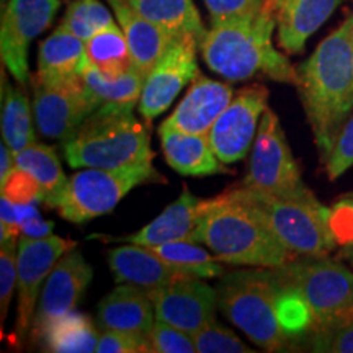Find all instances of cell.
Wrapping results in <instances>:
<instances>
[{
    "label": "cell",
    "instance_id": "1",
    "mask_svg": "<svg viewBox=\"0 0 353 353\" xmlns=\"http://www.w3.org/2000/svg\"><path fill=\"white\" fill-rule=\"evenodd\" d=\"M298 92L322 162L353 113V13L298 69Z\"/></svg>",
    "mask_w": 353,
    "mask_h": 353
},
{
    "label": "cell",
    "instance_id": "2",
    "mask_svg": "<svg viewBox=\"0 0 353 353\" xmlns=\"http://www.w3.org/2000/svg\"><path fill=\"white\" fill-rule=\"evenodd\" d=\"M196 242L208 247L219 262L236 267L278 268L296 259L236 188L200 201Z\"/></svg>",
    "mask_w": 353,
    "mask_h": 353
},
{
    "label": "cell",
    "instance_id": "3",
    "mask_svg": "<svg viewBox=\"0 0 353 353\" xmlns=\"http://www.w3.org/2000/svg\"><path fill=\"white\" fill-rule=\"evenodd\" d=\"M276 23V15L267 6L250 19L211 23L200 43L203 59L228 81L263 74L272 81L296 85L298 70L272 44Z\"/></svg>",
    "mask_w": 353,
    "mask_h": 353
},
{
    "label": "cell",
    "instance_id": "4",
    "mask_svg": "<svg viewBox=\"0 0 353 353\" xmlns=\"http://www.w3.org/2000/svg\"><path fill=\"white\" fill-rule=\"evenodd\" d=\"M74 169H131L151 164L149 132L132 108L101 105L63 145Z\"/></svg>",
    "mask_w": 353,
    "mask_h": 353
},
{
    "label": "cell",
    "instance_id": "5",
    "mask_svg": "<svg viewBox=\"0 0 353 353\" xmlns=\"http://www.w3.org/2000/svg\"><path fill=\"white\" fill-rule=\"evenodd\" d=\"M276 290L272 268L257 267L226 272L216 286L219 311L268 352H285L293 345L278 319Z\"/></svg>",
    "mask_w": 353,
    "mask_h": 353
},
{
    "label": "cell",
    "instance_id": "6",
    "mask_svg": "<svg viewBox=\"0 0 353 353\" xmlns=\"http://www.w3.org/2000/svg\"><path fill=\"white\" fill-rule=\"evenodd\" d=\"M237 193L257 208L278 241L296 257H324L337 247L329 228V208L312 192L276 196L239 185Z\"/></svg>",
    "mask_w": 353,
    "mask_h": 353
},
{
    "label": "cell",
    "instance_id": "7",
    "mask_svg": "<svg viewBox=\"0 0 353 353\" xmlns=\"http://www.w3.org/2000/svg\"><path fill=\"white\" fill-rule=\"evenodd\" d=\"M162 182L152 162L118 170L87 167L68 180L56 210L69 223L82 224L113 211L134 187Z\"/></svg>",
    "mask_w": 353,
    "mask_h": 353
},
{
    "label": "cell",
    "instance_id": "8",
    "mask_svg": "<svg viewBox=\"0 0 353 353\" xmlns=\"http://www.w3.org/2000/svg\"><path fill=\"white\" fill-rule=\"evenodd\" d=\"M272 270L280 283L293 286L303 294L314 316V329L332 324L352 311L353 272L337 260L327 255L296 257Z\"/></svg>",
    "mask_w": 353,
    "mask_h": 353
},
{
    "label": "cell",
    "instance_id": "9",
    "mask_svg": "<svg viewBox=\"0 0 353 353\" xmlns=\"http://www.w3.org/2000/svg\"><path fill=\"white\" fill-rule=\"evenodd\" d=\"M241 185L276 196H301L311 192L303 182L280 120L270 108L262 114L249 172Z\"/></svg>",
    "mask_w": 353,
    "mask_h": 353
},
{
    "label": "cell",
    "instance_id": "10",
    "mask_svg": "<svg viewBox=\"0 0 353 353\" xmlns=\"http://www.w3.org/2000/svg\"><path fill=\"white\" fill-rule=\"evenodd\" d=\"M33 117L44 138L68 141L101 101L81 74L68 79H33Z\"/></svg>",
    "mask_w": 353,
    "mask_h": 353
},
{
    "label": "cell",
    "instance_id": "11",
    "mask_svg": "<svg viewBox=\"0 0 353 353\" xmlns=\"http://www.w3.org/2000/svg\"><path fill=\"white\" fill-rule=\"evenodd\" d=\"M61 0H8L0 25L2 63L21 87L30 81L28 50L54 20Z\"/></svg>",
    "mask_w": 353,
    "mask_h": 353
},
{
    "label": "cell",
    "instance_id": "12",
    "mask_svg": "<svg viewBox=\"0 0 353 353\" xmlns=\"http://www.w3.org/2000/svg\"><path fill=\"white\" fill-rule=\"evenodd\" d=\"M76 242L63 239L57 236L26 237L21 236L17 250V291H19V307H17L15 339L21 342L33 325L37 314V299L39 290L57 260L70 249Z\"/></svg>",
    "mask_w": 353,
    "mask_h": 353
},
{
    "label": "cell",
    "instance_id": "13",
    "mask_svg": "<svg viewBox=\"0 0 353 353\" xmlns=\"http://www.w3.org/2000/svg\"><path fill=\"white\" fill-rule=\"evenodd\" d=\"M268 88L254 83L237 92L208 132V141L221 162L234 164L247 156L262 114L267 110Z\"/></svg>",
    "mask_w": 353,
    "mask_h": 353
},
{
    "label": "cell",
    "instance_id": "14",
    "mask_svg": "<svg viewBox=\"0 0 353 353\" xmlns=\"http://www.w3.org/2000/svg\"><path fill=\"white\" fill-rule=\"evenodd\" d=\"M198 39L192 34L176 37L156 68L145 77L139 99V113L145 123L164 113L179 92L198 76Z\"/></svg>",
    "mask_w": 353,
    "mask_h": 353
},
{
    "label": "cell",
    "instance_id": "15",
    "mask_svg": "<svg viewBox=\"0 0 353 353\" xmlns=\"http://www.w3.org/2000/svg\"><path fill=\"white\" fill-rule=\"evenodd\" d=\"M205 278L185 276L161 288L149 290L156 319L195 334L214 319L218 293Z\"/></svg>",
    "mask_w": 353,
    "mask_h": 353
},
{
    "label": "cell",
    "instance_id": "16",
    "mask_svg": "<svg viewBox=\"0 0 353 353\" xmlns=\"http://www.w3.org/2000/svg\"><path fill=\"white\" fill-rule=\"evenodd\" d=\"M94 270L83 255L74 247L57 260L46 285L43 286L41 296L33 319V337L41 341L43 334L52 322L69 312H72L90 285Z\"/></svg>",
    "mask_w": 353,
    "mask_h": 353
},
{
    "label": "cell",
    "instance_id": "17",
    "mask_svg": "<svg viewBox=\"0 0 353 353\" xmlns=\"http://www.w3.org/2000/svg\"><path fill=\"white\" fill-rule=\"evenodd\" d=\"M234 99V90L229 83L198 76L193 79L187 95L180 100L174 113L164 123L193 134L208 136V132L221 113Z\"/></svg>",
    "mask_w": 353,
    "mask_h": 353
},
{
    "label": "cell",
    "instance_id": "18",
    "mask_svg": "<svg viewBox=\"0 0 353 353\" xmlns=\"http://www.w3.org/2000/svg\"><path fill=\"white\" fill-rule=\"evenodd\" d=\"M156 322V311L148 291L118 283L97 306V324L101 330H121L148 337Z\"/></svg>",
    "mask_w": 353,
    "mask_h": 353
},
{
    "label": "cell",
    "instance_id": "19",
    "mask_svg": "<svg viewBox=\"0 0 353 353\" xmlns=\"http://www.w3.org/2000/svg\"><path fill=\"white\" fill-rule=\"evenodd\" d=\"M159 138L167 164L180 175L206 176L228 172L211 148L208 136L185 132L162 123Z\"/></svg>",
    "mask_w": 353,
    "mask_h": 353
},
{
    "label": "cell",
    "instance_id": "20",
    "mask_svg": "<svg viewBox=\"0 0 353 353\" xmlns=\"http://www.w3.org/2000/svg\"><path fill=\"white\" fill-rule=\"evenodd\" d=\"M108 3L130 44L134 68L148 77L176 37L144 19L126 0H108Z\"/></svg>",
    "mask_w": 353,
    "mask_h": 353
},
{
    "label": "cell",
    "instance_id": "21",
    "mask_svg": "<svg viewBox=\"0 0 353 353\" xmlns=\"http://www.w3.org/2000/svg\"><path fill=\"white\" fill-rule=\"evenodd\" d=\"M108 267L117 283H128L139 286L145 291L161 288L190 276L164 262L161 257L143 245H121L107 252Z\"/></svg>",
    "mask_w": 353,
    "mask_h": 353
},
{
    "label": "cell",
    "instance_id": "22",
    "mask_svg": "<svg viewBox=\"0 0 353 353\" xmlns=\"http://www.w3.org/2000/svg\"><path fill=\"white\" fill-rule=\"evenodd\" d=\"M200 201L195 195L183 188L182 195L167 206L156 219L145 224L136 234L123 237V242L152 247L167 242L188 241L196 242L198 219H200ZM198 244V242H196Z\"/></svg>",
    "mask_w": 353,
    "mask_h": 353
},
{
    "label": "cell",
    "instance_id": "23",
    "mask_svg": "<svg viewBox=\"0 0 353 353\" xmlns=\"http://www.w3.org/2000/svg\"><path fill=\"white\" fill-rule=\"evenodd\" d=\"M342 0H290L278 15V43L290 54H298L304 44L341 6Z\"/></svg>",
    "mask_w": 353,
    "mask_h": 353
},
{
    "label": "cell",
    "instance_id": "24",
    "mask_svg": "<svg viewBox=\"0 0 353 353\" xmlns=\"http://www.w3.org/2000/svg\"><path fill=\"white\" fill-rule=\"evenodd\" d=\"M83 59H85V41L59 26L39 44L37 77L44 81H56V79L79 76Z\"/></svg>",
    "mask_w": 353,
    "mask_h": 353
},
{
    "label": "cell",
    "instance_id": "25",
    "mask_svg": "<svg viewBox=\"0 0 353 353\" xmlns=\"http://www.w3.org/2000/svg\"><path fill=\"white\" fill-rule=\"evenodd\" d=\"M144 19L174 37L192 34L201 43L206 30L193 0H126Z\"/></svg>",
    "mask_w": 353,
    "mask_h": 353
},
{
    "label": "cell",
    "instance_id": "26",
    "mask_svg": "<svg viewBox=\"0 0 353 353\" xmlns=\"http://www.w3.org/2000/svg\"><path fill=\"white\" fill-rule=\"evenodd\" d=\"M15 165L28 172L41 185L43 203H46L50 208H56L69 179L61 167L54 148L33 143L15 154Z\"/></svg>",
    "mask_w": 353,
    "mask_h": 353
},
{
    "label": "cell",
    "instance_id": "27",
    "mask_svg": "<svg viewBox=\"0 0 353 353\" xmlns=\"http://www.w3.org/2000/svg\"><path fill=\"white\" fill-rule=\"evenodd\" d=\"M81 76L87 87L99 97L101 105H114V107L134 108L143 94L145 76L139 69L132 68L120 77L110 79L95 69L94 65L83 59Z\"/></svg>",
    "mask_w": 353,
    "mask_h": 353
},
{
    "label": "cell",
    "instance_id": "28",
    "mask_svg": "<svg viewBox=\"0 0 353 353\" xmlns=\"http://www.w3.org/2000/svg\"><path fill=\"white\" fill-rule=\"evenodd\" d=\"M2 138L13 152H20L34 143L32 107L20 87H13L2 74Z\"/></svg>",
    "mask_w": 353,
    "mask_h": 353
},
{
    "label": "cell",
    "instance_id": "29",
    "mask_svg": "<svg viewBox=\"0 0 353 353\" xmlns=\"http://www.w3.org/2000/svg\"><path fill=\"white\" fill-rule=\"evenodd\" d=\"M85 57L95 69L110 79L120 77L134 68L130 44L117 23L85 41Z\"/></svg>",
    "mask_w": 353,
    "mask_h": 353
},
{
    "label": "cell",
    "instance_id": "30",
    "mask_svg": "<svg viewBox=\"0 0 353 353\" xmlns=\"http://www.w3.org/2000/svg\"><path fill=\"white\" fill-rule=\"evenodd\" d=\"M41 341L48 352L88 353L97 350L99 335L87 316L72 311L52 322Z\"/></svg>",
    "mask_w": 353,
    "mask_h": 353
},
{
    "label": "cell",
    "instance_id": "31",
    "mask_svg": "<svg viewBox=\"0 0 353 353\" xmlns=\"http://www.w3.org/2000/svg\"><path fill=\"white\" fill-rule=\"evenodd\" d=\"M148 249L179 272L190 276L221 278L228 272L223 262L214 257V254L211 255L208 250L196 245V242H167V244L152 245Z\"/></svg>",
    "mask_w": 353,
    "mask_h": 353
},
{
    "label": "cell",
    "instance_id": "32",
    "mask_svg": "<svg viewBox=\"0 0 353 353\" xmlns=\"http://www.w3.org/2000/svg\"><path fill=\"white\" fill-rule=\"evenodd\" d=\"M276 312L281 329L293 343L304 341L314 329V316L303 294L293 286L280 283V281H278L276 290Z\"/></svg>",
    "mask_w": 353,
    "mask_h": 353
},
{
    "label": "cell",
    "instance_id": "33",
    "mask_svg": "<svg viewBox=\"0 0 353 353\" xmlns=\"http://www.w3.org/2000/svg\"><path fill=\"white\" fill-rule=\"evenodd\" d=\"M112 25H114L112 13L100 0H74L69 3L59 26L82 41H88Z\"/></svg>",
    "mask_w": 353,
    "mask_h": 353
},
{
    "label": "cell",
    "instance_id": "34",
    "mask_svg": "<svg viewBox=\"0 0 353 353\" xmlns=\"http://www.w3.org/2000/svg\"><path fill=\"white\" fill-rule=\"evenodd\" d=\"M304 343L311 352L353 353V312L314 329L304 339Z\"/></svg>",
    "mask_w": 353,
    "mask_h": 353
},
{
    "label": "cell",
    "instance_id": "35",
    "mask_svg": "<svg viewBox=\"0 0 353 353\" xmlns=\"http://www.w3.org/2000/svg\"><path fill=\"white\" fill-rule=\"evenodd\" d=\"M198 353H254L232 330L214 319L193 334Z\"/></svg>",
    "mask_w": 353,
    "mask_h": 353
},
{
    "label": "cell",
    "instance_id": "36",
    "mask_svg": "<svg viewBox=\"0 0 353 353\" xmlns=\"http://www.w3.org/2000/svg\"><path fill=\"white\" fill-rule=\"evenodd\" d=\"M154 353H195L196 345L193 335L185 330L156 319L148 334Z\"/></svg>",
    "mask_w": 353,
    "mask_h": 353
},
{
    "label": "cell",
    "instance_id": "37",
    "mask_svg": "<svg viewBox=\"0 0 353 353\" xmlns=\"http://www.w3.org/2000/svg\"><path fill=\"white\" fill-rule=\"evenodd\" d=\"M324 165L330 180H337L353 167V113L339 131Z\"/></svg>",
    "mask_w": 353,
    "mask_h": 353
},
{
    "label": "cell",
    "instance_id": "38",
    "mask_svg": "<svg viewBox=\"0 0 353 353\" xmlns=\"http://www.w3.org/2000/svg\"><path fill=\"white\" fill-rule=\"evenodd\" d=\"M2 196L17 205H37L44 198L41 185L20 167H15L2 183Z\"/></svg>",
    "mask_w": 353,
    "mask_h": 353
},
{
    "label": "cell",
    "instance_id": "39",
    "mask_svg": "<svg viewBox=\"0 0 353 353\" xmlns=\"http://www.w3.org/2000/svg\"><path fill=\"white\" fill-rule=\"evenodd\" d=\"M211 23L250 19L265 7V0H205Z\"/></svg>",
    "mask_w": 353,
    "mask_h": 353
},
{
    "label": "cell",
    "instance_id": "40",
    "mask_svg": "<svg viewBox=\"0 0 353 353\" xmlns=\"http://www.w3.org/2000/svg\"><path fill=\"white\" fill-rule=\"evenodd\" d=\"M99 353H149L151 343L145 335L121 332V330H103L99 335L97 350Z\"/></svg>",
    "mask_w": 353,
    "mask_h": 353
},
{
    "label": "cell",
    "instance_id": "41",
    "mask_svg": "<svg viewBox=\"0 0 353 353\" xmlns=\"http://www.w3.org/2000/svg\"><path fill=\"white\" fill-rule=\"evenodd\" d=\"M17 250L19 244L2 245L0 250V322H6L13 288L17 286Z\"/></svg>",
    "mask_w": 353,
    "mask_h": 353
},
{
    "label": "cell",
    "instance_id": "42",
    "mask_svg": "<svg viewBox=\"0 0 353 353\" xmlns=\"http://www.w3.org/2000/svg\"><path fill=\"white\" fill-rule=\"evenodd\" d=\"M329 228L335 244L353 247V195L345 196L329 208Z\"/></svg>",
    "mask_w": 353,
    "mask_h": 353
},
{
    "label": "cell",
    "instance_id": "43",
    "mask_svg": "<svg viewBox=\"0 0 353 353\" xmlns=\"http://www.w3.org/2000/svg\"><path fill=\"white\" fill-rule=\"evenodd\" d=\"M17 213H19L21 236L34 237V239L51 236L52 223L44 221L34 205H17Z\"/></svg>",
    "mask_w": 353,
    "mask_h": 353
},
{
    "label": "cell",
    "instance_id": "44",
    "mask_svg": "<svg viewBox=\"0 0 353 353\" xmlns=\"http://www.w3.org/2000/svg\"><path fill=\"white\" fill-rule=\"evenodd\" d=\"M20 221L17 213V205L8 198L2 196V205H0V245L19 244L20 241Z\"/></svg>",
    "mask_w": 353,
    "mask_h": 353
},
{
    "label": "cell",
    "instance_id": "45",
    "mask_svg": "<svg viewBox=\"0 0 353 353\" xmlns=\"http://www.w3.org/2000/svg\"><path fill=\"white\" fill-rule=\"evenodd\" d=\"M15 167V152L3 143L2 148H0V185L6 182L7 176L10 175V172Z\"/></svg>",
    "mask_w": 353,
    "mask_h": 353
},
{
    "label": "cell",
    "instance_id": "46",
    "mask_svg": "<svg viewBox=\"0 0 353 353\" xmlns=\"http://www.w3.org/2000/svg\"><path fill=\"white\" fill-rule=\"evenodd\" d=\"M290 0H265V6H267L270 10L276 15V21H278V15L285 10V7L288 6Z\"/></svg>",
    "mask_w": 353,
    "mask_h": 353
},
{
    "label": "cell",
    "instance_id": "47",
    "mask_svg": "<svg viewBox=\"0 0 353 353\" xmlns=\"http://www.w3.org/2000/svg\"><path fill=\"white\" fill-rule=\"evenodd\" d=\"M341 259H345L347 262L350 263V267L353 268V247H347V249L341 254Z\"/></svg>",
    "mask_w": 353,
    "mask_h": 353
},
{
    "label": "cell",
    "instance_id": "48",
    "mask_svg": "<svg viewBox=\"0 0 353 353\" xmlns=\"http://www.w3.org/2000/svg\"><path fill=\"white\" fill-rule=\"evenodd\" d=\"M2 6H3V7H6V0H2Z\"/></svg>",
    "mask_w": 353,
    "mask_h": 353
},
{
    "label": "cell",
    "instance_id": "49",
    "mask_svg": "<svg viewBox=\"0 0 353 353\" xmlns=\"http://www.w3.org/2000/svg\"><path fill=\"white\" fill-rule=\"evenodd\" d=\"M350 312H353V307H352V311H350Z\"/></svg>",
    "mask_w": 353,
    "mask_h": 353
}]
</instances>
